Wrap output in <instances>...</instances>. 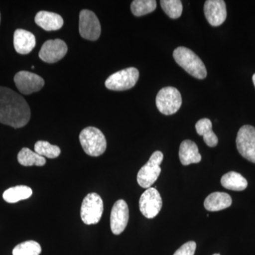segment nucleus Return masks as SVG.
I'll return each mask as SVG.
<instances>
[{
    "label": "nucleus",
    "instance_id": "1",
    "mask_svg": "<svg viewBox=\"0 0 255 255\" xmlns=\"http://www.w3.org/2000/svg\"><path fill=\"white\" fill-rule=\"evenodd\" d=\"M31 118V110L22 96L11 89L0 87V123L14 128L25 127Z\"/></svg>",
    "mask_w": 255,
    "mask_h": 255
},
{
    "label": "nucleus",
    "instance_id": "2",
    "mask_svg": "<svg viewBox=\"0 0 255 255\" xmlns=\"http://www.w3.org/2000/svg\"><path fill=\"white\" fill-rule=\"evenodd\" d=\"M173 57L176 63L191 76L199 80L206 78L205 65L192 50L185 47H178L174 50Z\"/></svg>",
    "mask_w": 255,
    "mask_h": 255
},
{
    "label": "nucleus",
    "instance_id": "3",
    "mask_svg": "<svg viewBox=\"0 0 255 255\" xmlns=\"http://www.w3.org/2000/svg\"><path fill=\"white\" fill-rule=\"evenodd\" d=\"M80 142L87 155L99 157L107 149V140L103 132L95 127H87L80 134Z\"/></svg>",
    "mask_w": 255,
    "mask_h": 255
},
{
    "label": "nucleus",
    "instance_id": "4",
    "mask_svg": "<svg viewBox=\"0 0 255 255\" xmlns=\"http://www.w3.org/2000/svg\"><path fill=\"white\" fill-rule=\"evenodd\" d=\"M163 157L162 152L155 151L151 155L147 163L140 168L137 175V182L140 187L148 189L157 181L160 174L159 165L163 160Z\"/></svg>",
    "mask_w": 255,
    "mask_h": 255
},
{
    "label": "nucleus",
    "instance_id": "5",
    "mask_svg": "<svg viewBox=\"0 0 255 255\" xmlns=\"http://www.w3.org/2000/svg\"><path fill=\"white\" fill-rule=\"evenodd\" d=\"M155 102L161 113L164 115H172L177 113L182 106V95L175 87H166L159 90Z\"/></svg>",
    "mask_w": 255,
    "mask_h": 255
},
{
    "label": "nucleus",
    "instance_id": "6",
    "mask_svg": "<svg viewBox=\"0 0 255 255\" xmlns=\"http://www.w3.org/2000/svg\"><path fill=\"white\" fill-rule=\"evenodd\" d=\"M104 211L103 201L97 193L87 194L82 201L80 216L86 225H95L100 222Z\"/></svg>",
    "mask_w": 255,
    "mask_h": 255
},
{
    "label": "nucleus",
    "instance_id": "7",
    "mask_svg": "<svg viewBox=\"0 0 255 255\" xmlns=\"http://www.w3.org/2000/svg\"><path fill=\"white\" fill-rule=\"evenodd\" d=\"M139 71L135 68H128L110 75L105 82L107 89L113 91L130 90L136 85Z\"/></svg>",
    "mask_w": 255,
    "mask_h": 255
},
{
    "label": "nucleus",
    "instance_id": "8",
    "mask_svg": "<svg viewBox=\"0 0 255 255\" xmlns=\"http://www.w3.org/2000/svg\"><path fill=\"white\" fill-rule=\"evenodd\" d=\"M236 145L238 152L244 158L255 163V128L250 125L242 127L238 132Z\"/></svg>",
    "mask_w": 255,
    "mask_h": 255
},
{
    "label": "nucleus",
    "instance_id": "9",
    "mask_svg": "<svg viewBox=\"0 0 255 255\" xmlns=\"http://www.w3.org/2000/svg\"><path fill=\"white\" fill-rule=\"evenodd\" d=\"M101 24L97 15L88 9H83L80 13L79 31L82 38L95 41L101 35Z\"/></svg>",
    "mask_w": 255,
    "mask_h": 255
},
{
    "label": "nucleus",
    "instance_id": "10",
    "mask_svg": "<svg viewBox=\"0 0 255 255\" xmlns=\"http://www.w3.org/2000/svg\"><path fill=\"white\" fill-rule=\"evenodd\" d=\"M162 206V198L156 188H148L140 196L139 201L140 211L147 219H153L157 216Z\"/></svg>",
    "mask_w": 255,
    "mask_h": 255
},
{
    "label": "nucleus",
    "instance_id": "11",
    "mask_svg": "<svg viewBox=\"0 0 255 255\" xmlns=\"http://www.w3.org/2000/svg\"><path fill=\"white\" fill-rule=\"evenodd\" d=\"M14 80L18 91L26 95L40 91L45 85L44 80L39 75L24 70L16 73Z\"/></svg>",
    "mask_w": 255,
    "mask_h": 255
},
{
    "label": "nucleus",
    "instance_id": "12",
    "mask_svg": "<svg viewBox=\"0 0 255 255\" xmlns=\"http://www.w3.org/2000/svg\"><path fill=\"white\" fill-rule=\"evenodd\" d=\"M68 50V46L63 40H48L43 43L38 56L45 63H55L63 58Z\"/></svg>",
    "mask_w": 255,
    "mask_h": 255
},
{
    "label": "nucleus",
    "instance_id": "13",
    "mask_svg": "<svg viewBox=\"0 0 255 255\" xmlns=\"http://www.w3.org/2000/svg\"><path fill=\"white\" fill-rule=\"evenodd\" d=\"M129 219L128 206L125 201L120 199L114 204L111 212L110 226L114 235H120L127 228Z\"/></svg>",
    "mask_w": 255,
    "mask_h": 255
},
{
    "label": "nucleus",
    "instance_id": "14",
    "mask_svg": "<svg viewBox=\"0 0 255 255\" xmlns=\"http://www.w3.org/2000/svg\"><path fill=\"white\" fill-rule=\"evenodd\" d=\"M204 9L206 19L211 26H221L227 18V9L223 0H207Z\"/></svg>",
    "mask_w": 255,
    "mask_h": 255
},
{
    "label": "nucleus",
    "instance_id": "15",
    "mask_svg": "<svg viewBox=\"0 0 255 255\" xmlns=\"http://www.w3.org/2000/svg\"><path fill=\"white\" fill-rule=\"evenodd\" d=\"M36 37L26 30L18 28L14 33V46L15 50L21 55L31 53L36 46Z\"/></svg>",
    "mask_w": 255,
    "mask_h": 255
},
{
    "label": "nucleus",
    "instance_id": "16",
    "mask_svg": "<svg viewBox=\"0 0 255 255\" xmlns=\"http://www.w3.org/2000/svg\"><path fill=\"white\" fill-rule=\"evenodd\" d=\"M35 22L46 31H58L63 27V18L56 13L40 11L35 16Z\"/></svg>",
    "mask_w": 255,
    "mask_h": 255
},
{
    "label": "nucleus",
    "instance_id": "17",
    "mask_svg": "<svg viewBox=\"0 0 255 255\" xmlns=\"http://www.w3.org/2000/svg\"><path fill=\"white\" fill-rule=\"evenodd\" d=\"M179 156L183 165L199 163L201 160V155L197 145L190 140L182 142L179 147Z\"/></svg>",
    "mask_w": 255,
    "mask_h": 255
},
{
    "label": "nucleus",
    "instance_id": "18",
    "mask_svg": "<svg viewBox=\"0 0 255 255\" xmlns=\"http://www.w3.org/2000/svg\"><path fill=\"white\" fill-rule=\"evenodd\" d=\"M232 204V199L227 193L214 192L208 196L204 201L205 209L209 211H219L227 209Z\"/></svg>",
    "mask_w": 255,
    "mask_h": 255
},
{
    "label": "nucleus",
    "instance_id": "19",
    "mask_svg": "<svg viewBox=\"0 0 255 255\" xmlns=\"http://www.w3.org/2000/svg\"><path fill=\"white\" fill-rule=\"evenodd\" d=\"M196 132L204 137V142L211 147H216L219 139L212 130V123L209 119H201L195 126Z\"/></svg>",
    "mask_w": 255,
    "mask_h": 255
},
{
    "label": "nucleus",
    "instance_id": "20",
    "mask_svg": "<svg viewBox=\"0 0 255 255\" xmlns=\"http://www.w3.org/2000/svg\"><path fill=\"white\" fill-rule=\"evenodd\" d=\"M221 185L233 191H243L248 187V181L241 174L229 172L225 174L221 179Z\"/></svg>",
    "mask_w": 255,
    "mask_h": 255
},
{
    "label": "nucleus",
    "instance_id": "21",
    "mask_svg": "<svg viewBox=\"0 0 255 255\" xmlns=\"http://www.w3.org/2000/svg\"><path fill=\"white\" fill-rule=\"evenodd\" d=\"M18 163L25 167L38 166L42 167L46 163L45 157L38 155L34 151L30 150L28 147H23L19 151L17 155Z\"/></svg>",
    "mask_w": 255,
    "mask_h": 255
},
{
    "label": "nucleus",
    "instance_id": "22",
    "mask_svg": "<svg viewBox=\"0 0 255 255\" xmlns=\"http://www.w3.org/2000/svg\"><path fill=\"white\" fill-rule=\"evenodd\" d=\"M33 191L27 186H16L6 189L3 194V199L6 202L14 204L28 199L31 197Z\"/></svg>",
    "mask_w": 255,
    "mask_h": 255
},
{
    "label": "nucleus",
    "instance_id": "23",
    "mask_svg": "<svg viewBox=\"0 0 255 255\" xmlns=\"http://www.w3.org/2000/svg\"><path fill=\"white\" fill-rule=\"evenodd\" d=\"M157 7L155 0H134L130 5V9L135 16H141L150 14Z\"/></svg>",
    "mask_w": 255,
    "mask_h": 255
},
{
    "label": "nucleus",
    "instance_id": "24",
    "mask_svg": "<svg viewBox=\"0 0 255 255\" xmlns=\"http://www.w3.org/2000/svg\"><path fill=\"white\" fill-rule=\"evenodd\" d=\"M34 150L38 155L48 158L54 159L60 155V148L58 146L51 145L48 141L39 140L34 145Z\"/></svg>",
    "mask_w": 255,
    "mask_h": 255
},
{
    "label": "nucleus",
    "instance_id": "25",
    "mask_svg": "<svg viewBox=\"0 0 255 255\" xmlns=\"http://www.w3.org/2000/svg\"><path fill=\"white\" fill-rule=\"evenodd\" d=\"M41 247L36 241H28L20 243L14 248L13 255H40Z\"/></svg>",
    "mask_w": 255,
    "mask_h": 255
},
{
    "label": "nucleus",
    "instance_id": "26",
    "mask_svg": "<svg viewBox=\"0 0 255 255\" xmlns=\"http://www.w3.org/2000/svg\"><path fill=\"white\" fill-rule=\"evenodd\" d=\"M160 5L167 16L176 19L182 14L183 6L180 0H161Z\"/></svg>",
    "mask_w": 255,
    "mask_h": 255
},
{
    "label": "nucleus",
    "instance_id": "27",
    "mask_svg": "<svg viewBox=\"0 0 255 255\" xmlns=\"http://www.w3.org/2000/svg\"><path fill=\"white\" fill-rule=\"evenodd\" d=\"M196 243L194 241L187 242L179 248L173 255H194Z\"/></svg>",
    "mask_w": 255,
    "mask_h": 255
},
{
    "label": "nucleus",
    "instance_id": "28",
    "mask_svg": "<svg viewBox=\"0 0 255 255\" xmlns=\"http://www.w3.org/2000/svg\"><path fill=\"white\" fill-rule=\"evenodd\" d=\"M253 83H254V85L255 87V73L254 74V75H253Z\"/></svg>",
    "mask_w": 255,
    "mask_h": 255
},
{
    "label": "nucleus",
    "instance_id": "29",
    "mask_svg": "<svg viewBox=\"0 0 255 255\" xmlns=\"http://www.w3.org/2000/svg\"><path fill=\"white\" fill-rule=\"evenodd\" d=\"M31 68H32V69H34V68H35V67H34V66H32V67H31Z\"/></svg>",
    "mask_w": 255,
    "mask_h": 255
},
{
    "label": "nucleus",
    "instance_id": "30",
    "mask_svg": "<svg viewBox=\"0 0 255 255\" xmlns=\"http://www.w3.org/2000/svg\"><path fill=\"white\" fill-rule=\"evenodd\" d=\"M219 255V254H214V255Z\"/></svg>",
    "mask_w": 255,
    "mask_h": 255
},
{
    "label": "nucleus",
    "instance_id": "31",
    "mask_svg": "<svg viewBox=\"0 0 255 255\" xmlns=\"http://www.w3.org/2000/svg\"><path fill=\"white\" fill-rule=\"evenodd\" d=\"M0 19H1V17H0Z\"/></svg>",
    "mask_w": 255,
    "mask_h": 255
}]
</instances>
